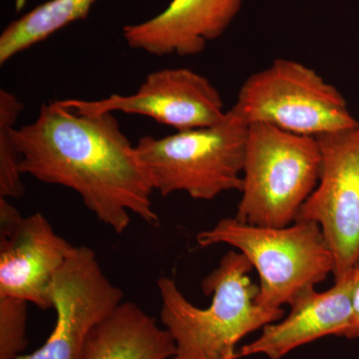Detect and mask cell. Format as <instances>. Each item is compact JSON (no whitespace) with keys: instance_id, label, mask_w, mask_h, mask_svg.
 I'll return each mask as SVG.
<instances>
[{"instance_id":"15","label":"cell","mask_w":359,"mask_h":359,"mask_svg":"<svg viewBox=\"0 0 359 359\" xmlns=\"http://www.w3.org/2000/svg\"><path fill=\"white\" fill-rule=\"evenodd\" d=\"M23 111L18 97L0 89V198L20 199L25 194L20 171L21 154L15 125Z\"/></svg>"},{"instance_id":"5","label":"cell","mask_w":359,"mask_h":359,"mask_svg":"<svg viewBox=\"0 0 359 359\" xmlns=\"http://www.w3.org/2000/svg\"><path fill=\"white\" fill-rule=\"evenodd\" d=\"M320 168L316 137L290 133L263 123L250 125L242 199L233 218L273 228L294 223L318 186Z\"/></svg>"},{"instance_id":"9","label":"cell","mask_w":359,"mask_h":359,"mask_svg":"<svg viewBox=\"0 0 359 359\" xmlns=\"http://www.w3.org/2000/svg\"><path fill=\"white\" fill-rule=\"evenodd\" d=\"M65 105L89 114L122 112L146 116L180 131L218 124L226 114L219 90L207 77L188 68H170L150 73L130 95L100 100H62Z\"/></svg>"},{"instance_id":"6","label":"cell","mask_w":359,"mask_h":359,"mask_svg":"<svg viewBox=\"0 0 359 359\" xmlns=\"http://www.w3.org/2000/svg\"><path fill=\"white\" fill-rule=\"evenodd\" d=\"M231 109L249 125L263 123L304 136L356 128L346 98L316 70L290 59H276L252 73Z\"/></svg>"},{"instance_id":"1","label":"cell","mask_w":359,"mask_h":359,"mask_svg":"<svg viewBox=\"0 0 359 359\" xmlns=\"http://www.w3.org/2000/svg\"><path fill=\"white\" fill-rule=\"evenodd\" d=\"M21 173L71 189L115 233L128 228L130 212L159 226L147 168L113 113L89 114L63 104L43 103L34 122L14 133Z\"/></svg>"},{"instance_id":"16","label":"cell","mask_w":359,"mask_h":359,"mask_svg":"<svg viewBox=\"0 0 359 359\" xmlns=\"http://www.w3.org/2000/svg\"><path fill=\"white\" fill-rule=\"evenodd\" d=\"M28 302L0 297V359H16L27 346Z\"/></svg>"},{"instance_id":"13","label":"cell","mask_w":359,"mask_h":359,"mask_svg":"<svg viewBox=\"0 0 359 359\" xmlns=\"http://www.w3.org/2000/svg\"><path fill=\"white\" fill-rule=\"evenodd\" d=\"M175 351L166 328L138 304L123 302L89 335L80 359H171Z\"/></svg>"},{"instance_id":"2","label":"cell","mask_w":359,"mask_h":359,"mask_svg":"<svg viewBox=\"0 0 359 359\" xmlns=\"http://www.w3.org/2000/svg\"><path fill=\"white\" fill-rule=\"evenodd\" d=\"M252 269L244 254L229 250L203 280V292L212 297L207 309L189 302L173 278H158L161 323L176 346L171 359H237L241 340L282 320L283 309L257 304L259 287L249 276Z\"/></svg>"},{"instance_id":"12","label":"cell","mask_w":359,"mask_h":359,"mask_svg":"<svg viewBox=\"0 0 359 359\" xmlns=\"http://www.w3.org/2000/svg\"><path fill=\"white\" fill-rule=\"evenodd\" d=\"M244 0H172L163 13L144 22L125 25L131 48L155 56H193L219 39L240 13Z\"/></svg>"},{"instance_id":"7","label":"cell","mask_w":359,"mask_h":359,"mask_svg":"<svg viewBox=\"0 0 359 359\" xmlns=\"http://www.w3.org/2000/svg\"><path fill=\"white\" fill-rule=\"evenodd\" d=\"M320 181L297 219L320 224L334 259V280L359 262V126L316 137Z\"/></svg>"},{"instance_id":"17","label":"cell","mask_w":359,"mask_h":359,"mask_svg":"<svg viewBox=\"0 0 359 359\" xmlns=\"http://www.w3.org/2000/svg\"><path fill=\"white\" fill-rule=\"evenodd\" d=\"M353 287H351V308H353V327L346 339H359V262L351 271Z\"/></svg>"},{"instance_id":"4","label":"cell","mask_w":359,"mask_h":359,"mask_svg":"<svg viewBox=\"0 0 359 359\" xmlns=\"http://www.w3.org/2000/svg\"><path fill=\"white\" fill-rule=\"evenodd\" d=\"M249 126L231 108L218 124L163 138L145 136L136 150L162 197L184 192L211 201L229 191L242 192Z\"/></svg>"},{"instance_id":"14","label":"cell","mask_w":359,"mask_h":359,"mask_svg":"<svg viewBox=\"0 0 359 359\" xmlns=\"http://www.w3.org/2000/svg\"><path fill=\"white\" fill-rule=\"evenodd\" d=\"M98 0H49L11 21L0 35V65L78 20H86Z\"/></svg>"},{"instance_id":"11","label":"cell","mask_w":359,"mask_h":359,"mask_svg":"<svg viewBox=\"0 0 359 359\" xmlns=\"http://www.w3.org/2000/svg\"><path fill=\"white\" fill-rule=\"evenodd\" d=\"M351 287L349 271L325 292L313 289L299 295L290 304L287 316L262 328L257 339L238 349L237 359L259 354L282 359L297 347L321 337H347L353 327Z\"/></svg>"},{"instance_id":"10","label":"cell","mask_w":359,"mask_h":359,"mask_svg":"<svg viewBox=\"0 0 359 359\" xmlns=\"http://www.w3.org/2000/svg\"><path fill=\"white\" fill-rule=\"evenodd\" d=\"M74 248L43 215L22 217L0 198V297L51 309V283Z\"/></svg>"},{"instance_id":"8","label":"cell","mask_w":359,"mask_h":359,"mask_svg":"<svg viewBox=\"0 0 359 359\" xmlns=\"http://www.w3.org/2000/svg\"><path fill=\"white\" fill-rule=\"evenodd\" d=\"M56 323L43 346L16 359H80L87 339L123 302L124 292L104 273L95 252L75 247L51 283Z\"/></svg>"},{"instance_id":"3","label":"cell","mask_w":359,"mask_h":359,"mask_svg":"<svg viewBox=\"0 0 359 359\" xmlns=\"http://www.w3.org/2000/svg\"><path fill=\"white\" fill-rule=\"evenodd\" d=\"M202 248L224 244L244 254L259 276L257 302L264 308L290 306L334 275V259L320 224L297 219L283 228L224 218L197 235Z\"/></svg>"}]
</instances>
